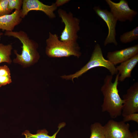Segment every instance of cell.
Here are the masks:
<instances>
[{"mask_svg":"<svg viewBox=\"0 0 138 138\" xmlns=\"http://www.w3.org/2000/svg\"><path fill=\"white\" fill-rule=\"evenodd\" d=\"M119 75H116L114 81L113 76L107 75L105 78L101 91L103 96L101 105L102 112L108 113L112 118H115L122 114L124 101L120 97L118 89Z\"/></svg>","mask_w":138,"mask_h":138,"instance_id":"obj_1","label":"cell"},{"mask_svg":"<svg viewBox=\"0 0 138 138\" xmlns=\"http://www.w3.org/2000/svg\"><path fill=\"white\" fill-rule=\"evenodd\" d=\"M4 34L5 36L18 39L22 44L21 54H18L17 51L14 50V53L16 56L13 60L14 63L27 67L38 61L40 57L37 50L38 44L30 39L25 32L21 30L19 31H5Z\"/></svg>","mask_w":138,"mask_h":138,"instance_id":"obj_2","label":"cell"},{"mask_svg":"<svg viewBox=\"0 0 138 138\" xmlns=\"http://www.w3.org/2000/svg\"><path fill=\"white\" fill-rule=\"evenodd\" d=\"M46 42L45 53L49 57H61L74 56L79 58L81 55L80 48L77 42L61 41L56 34L49 32Z\"/></svg>","mask_w":138,"mask_h":138,"instance_id":"obj_3","label":"cell"},{"mask_svg":"<svg viewBox=\"0 0 138 138\" xmlns=\"http://www.w3.org/2000/svg\"><path fill=\"white\" fill-rule=\"evenodd\" d=\"M97 67H103L106 68L112 76L118 74V72L115 65L104 57L101 47L98 43L95 46L90 59L85 65L74 74L64 75L61 77L63 79L71 80L73 81L74 78H78L89 70Z\"/></svg>","mask_w":138,"mask_h":138,"instance_id":"obj_4","label":"cell"},{"mask_svg":"<svg viewBox=\"0 0 138 138\" xmlns=\"http://www.w3.org/2000/svg\"><path fill=\"white\" fill-rule=\"evenodd\" d=\"M58 13L62 21L65 25L64 28L60 37V40L63 41L77 42L78 32L80 30V21L74 16L71 12L59 9Z\"/></svg>","mask_w":138,"mask_h":138,"instance_id":"obj_5","label":"cell"},{"mask_svg":"<svg viewBox=\"0 0 138 138\" xmlns=\"http://www.w3.org/2000/svg\"><path fill=\"white\" fill-rule=\"evenodd\" d=\"M105 1L110 9V12L117 21L131 22L137 14V11L130 8L128 2L125 0H120L118 3L111 0Z\"/></svg>","mask_w":138,"mask_h":138,"instance_id":"obj_6","label":"cell"},{"mask_svg":"<svg viewBox=\"0 0 138 138\" xmlns=\"http://www.w3.org/2000/svg\"><path fill=\"white\" fill-rule=\"evenodd\" d=\"M106 138H132L130 125L123 121L109 120L103 126Z\"/></svg>","mask_w":138,"mask_h":138,"instance_id":"obj_7","label":"cell"},{"mask_svg":"<svg viewBox=\"0 0 138 138\" xmlns=\"http://www.w3.org/2000/svg\"><path fill=\"white\" fill-rule=\"evenodd\" d=\"M94 9L98 16L106 22L108 28V33L104 41V46L112 43L117 45L118 43L116 38V28L117 20L111 13L106 9H102L99 6H96L94 7Z\"/></svg>","mask_w":138,"mask_h":138,"instance_id":"obj_8","label":"cell"},{"mask_svg":"<svg viewBox=\"0 0 138 138\" xmlns=\"http://www.w3.org/2000/svg\"><path fill=\"white\" fill-rule=\"evenodd\" d=\"M55 3L50 5L44 4L38 0H23L22 8L21 9V16L24 18L31 10L40 11L44 13L50 18L56 16L54 12L57 8Z\"/></svg>","mask_w":138,"mask_h":138,"instance_id":"obj_9","label":"cell"},{"mask_svg":"<svg viewBox=\"0 0 138 138\" xmlns=\"http://www.w3.org/2000/svg\"><path fill=\"white\" fill-rule=\"evenodd\" d=\"M124 102L121 115L124 117L129 114L138 112V83L136 82L127 90L122 96Z\"/></svg>","mask_w":138,"mask_h":138,"instance_id":"obj_10","label":"cell"},{"mask_svg":"<svg viewBox=\"0 0 138 138\" xmlns=\"http://www.w3.org/2000/svg\"><path fill=\"white\" fill-rule=\"evenodd\" d=\"M138 54V45L122 49L108 52L107 60L114 65L121 63Z\"/></svg>","mask_w":138,"mask_h":138,"instance_id":"obj_11","label":"cell"},{"mask_svg":"<svg viewBox=\"0 0 138 138\" xmlns=\"http://www.w3.org/2000/svg\"><path fill=\"white\" fill-rule=\"evenodd\" d=\"M21 10H15L13 13L0 17V29L13 31L15 27L21 22Z\"/></svg>","mask_w":138,"mask_h":138,"instance_id":"obj_12","label":"cell"},{"mask_svg":"<svg viewBox=\"0 0 138 138\" xmlns=\"http://www.w3.org/2000/svg\"><path fill=\"white\" fill-rule=\"evenodd\" d=\"M138 62V54L120 63L116 69L119 74V81L122 82L131 77V72Z\"/></svg>","mask_w":138,"mask_h":138,"instance_id":"obj_13","label":"cell"},{"mask_svg":"<svg viewBox=\"0 0 138 138\" xmlns=\"http://www.w3.org/2000/svg\"><path fill=\"white\" fill-rule=\"evenodd\" d=\"M65 125V124L64 122L60 123L59 125L57 131L52 136L48 135V132L45 129L38 130L35 134H32L29 131L26 130L22 133V135H24L25 138H56L57 134L60 129L64 127Z\"/></svg>","mask_w":138,"mask_h":138,"instance_id":"obj_14","label":"cell"},{"mask_svg":"<svg viewBox=\"0 0 138 138\" xmlns=\"http://www.w3.org/2000/svg\"><path fill=\"white\" fill-rule=\"evenodd\" d=\"M12 48L11 44L5 45L0 43V63L6 62L10 64L11 63L10 56Z\"/></svg>","mask_w":138,"mask_h":138,"instance_id":"obj_15","label":"cell"},{"mask_svg":"<svg viewBox=\"0 0 138 138\" xmlns=\"http://www.w3.org/2000/svg\"><path fill=\"white\" fill-rule=\"evenodd\" d=\"M12 82L10 69L6 65L0 66V88Z\"/></svg>","mask_w":138,"mask_h":138,"instance_id":"obj_16","label":"cell"},{"mask_svg":"<svg viewBox=\"0 0 138 138\" xmlns=\"http://www.w3.org/2000/svg\"><path fill=\"white\" fill-rule=\"evenodd\" d=\"M90 130V138H106L103 126L100 123L96 122L92 124Z\"/></svg>","mask_w":138,"mask_h":138,"instance_id":"obj_17","label":"cell"},{"mask_svg":"<svg viewBox=\"0 0 138 138\" xmlns=\"http://www.w3.org/2000/svg\"><path fill=\"white\" fill-rule=\"evenodd\" d=\"M138 39V26L130 31L123 33L120 37V41L124 43H128Z\"/></svg>","mask_w":138,"mask_h":138,"instance_id":"obj_18","label":"cell"},{"mask_svg":"<svg viewBox=\"0 0 138 138\" xmlns=\"http://www.w3.org/2000/svg\"><path fill=\"white\" fill-rule=\"evenodd\" d=\"M8 0H0V17L11 14L12 11L8 8Z\"/></svg>","mask_w":138,"mask_h":138,"instance_id":"obj_19","label":"cell"},{"mask_svg":"<svg viewBox=\"0 0 138 138\" xmlns=\"http://www.w3.org/2000/svg\"><path fill=\"white\" fill-rule=\"evenodd\" d=\"M8 8L13 11L14 9L17 10H21V7L22 5V0H8Z\"/></svg>","mask_w":138,"mask_h":138,"instance_id":"obj_20","label":"cell"},{"mask_svg":"<svg viewBox=\"0 0 138 138\" xmlns=\"http://www.w3.org/2000/svg\"><path fill=\"white\" fill-rule=\"evenodd\" d=\"M124 122L133 121L138 123V113H134L127 115L123 117V120Z\"/></svg>","mask_w":138,"mask_h":138,"instance_id":"obj_21","label":"cell"},{"mask_svg":"<svg viewBox=\"0 0 138 138\" xmlns=\"http://www.w3.org/2000/svg\"><path fill=\"white\" fill-rule=\"evenodd\" d=\"M69 1L68 0H57L55 3L58 7L67 3Z\"/></svg>","mask_w":138,"mask_h":138,"instance_id":"obj_22","label":"cell"},{"mask_svg":"<svg viewBox=\"0 0 138 138\" xmlns=\"http://www.w3.org/2000/svg\"><path fill=\"white\" fill-rule=\"evenodd\" d=\"M132 133V138H138V131H135Z\"/></svg>","mask_w":138,"mask_h":138,"instance_id":"obj_23","label":"cell"},{"mask_svg":"<svg viewBox=\"0 0 138 138\" xmlns=\"http://www.w3.org/2000/svg\"><path fill=\"white\" fill-rule=\"evenodd\" d=\"M3 33L0 31V37L3 34Z\"/></svg>","mask_w":138,"mask_h":138,"instance_id":"obj_24","label":"cell"}]
</instances>
